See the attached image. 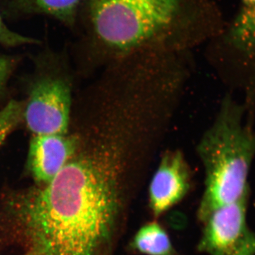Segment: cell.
Here are the masks:
<instances>
[{"label":"cell","mask_w":255,"mask_h":255,"mask_svg":"<svg viewBox=\"0 0 255 255\" xmlns=\"http://www.w3.org/2000/svg\"><path fill=\"white\" fill-rule=\"evenodd\" d=\"M71 105L68 79L57 72L44 73L30 87L23 120L33 135L66 134Z\"/></svg>","instance_id":"cell-4"},{"label":"cell","mask_w":255,"mask_h":255,"mask_svg":"<svg viewBox=\"0 0 255 255\" xmlns=\"http://www.w3.org/2000/svg\"><path fill=\"white\" fill-rule=\"evenodd\" d=\"M186 0H89L96 38L109 49L136 50L187 23Z\"/></svg>","instance_id":"cell-3"},{"label":"cell","mask_w":255,"mask_h":255,"mask_svg":"<svg viewBox=\"0 0 255 255\" xmlns=\"http://www.w3.org/2000/svg\"><path fill=\"white\" fill-rule=\"evenodd\" d=\"M82 145L80 136L69 134L33 135L28 147V172L38 185L54 179Z\"/></svg>","instance_id":"cell-6"},{"label":"cell","mask_w":255,"mask_h":255,"mask_svg":"<svg viewBox=\"0 0 255 255\" xmlns=\"http://www.w3.org/2000/svg\"><path fill=\"white\" fill-rule=\"evenodd\" d=\"M25 255H36V254H35V253H31V252H28V253H27V254Z\"/></svg>","instance_id":"cell-14"},{"label":"cell","mask_w":255,"mask_h":255,"mask_svg":"<svg viewBox=\"0 0 255 255\" xmlns=\"http://www.w3.org/2000/svg\"><path fill=\"white\" fill-rule=\"evenodd\" d=\"M24 103L11 100L0 110V147L23 120Z\"/></svg>","instance_id":"cell-11"},{"label":"cell","mask_w":255,"mask_h":255,"mask_svg":"<svg viewBox=\"0 0 255 255\" xmlns=\"http://www.w3.org/2000/svg\"><path fill=\"white\" fill-rule=\"evenodd\" d=\"M120 152L82 147L45 185L11 193L6 210L18 236L37 255H98L123 206Z\"/></svg>","instance_id":"cell-1"},{"label":"cell","mask_w":255,"mask_h":255,"mask_svg":"<svg viewBox=\"0 0 255 255\" xmlns=\"http://www.w3.org/2000/svg\"><path fill=\"white\" fill-rule=\"evenodd\" d=\"M39 43V41L37 39L22 36L19 33L11 31L5 24L0 15V44L8 47H16Z\"/></svg>","instance_id":"cell-12"},{"label":"cell","mask_w":255,"mask_h":255,"mask_svg":"<svg viewBox=\"0 0 255 255\" xmlns=\"http://www.w3.org/2000/svg\"><path fill=\"white\" fill-rule=\"evenodd\" d=\"M16 60L11 56H0V96L4 92L8 80L14 71Z\"/></svg>","instance_id":"cell-13"},{"label":"cell","mask_w":255,"mask_h":255,"mask_svg":"<svg viewBox=\"0 0 255 255\" xmlns=\"http://www.w3.org/2000/svg\"><path fill=\"white\" fill-rule=\"evenodd\" d=\"M191 186V172L180 151L164 154L149 187V206L155 217L178 204L187 195Z\"/></svg>","instance_id":"cell-7"},{"label":"cell","mask_w":255,"mask_h":255,"mask_svg":"<svg viewBox=\"0 0 255 255\" xmlns=\"http://www.w3.org/2000/svg\"><path fill=\"white\" fill-rule=\"evenodd\" d=\"M248 197L222 206L204 221L199 251L209 255H255V232L247 219Z\"/></svg>","instance_id":"cell-5"},{"label":"cell","mask_w":255,"mask_h":255,"mask_svg":"<svg viewBox=\"0 0 255 255\" xmlns=\"http://www.w3.org/2000/svg\"><path fill=\"white\" fill-rule=\"evenodd\" d=\"M134 250L145 255H174L168 234L157 222L147 223L138 230L131 243Z\"/></svg>","instance_id":"cell-10"},{"label":"cell","mask_w":255,"mask_h":255,"mask_svg":"<svg viewBox=\"0 0 255 255\" xmlns=\"http://www.w3.org/2000/svg\"><path fill=\"white\" fill-rule=\"evenodd\" d=\"M230 43L246 56L255 58V0H241L228 33Z\"/></svg>","instance_id":"cell-9"},{"label":"cell","mask_w":255,"mask_h":255,"mask_svg":"<svg viewBox=\"0 0 255 255\" xmlns=\"http://www.w3.org/2000/svg\"><path fill=\"white\" fill-rule=\"evenodd\" d=\"M198 152L206 175L198 210V217L204 222L216 209L249 196L255 130L245 123L244 108L226 99L214 124L201 138Z\"/></svg>","instance_id":"cell-2"},{"label":"cell","mask_w":255,"mask_h":255,"mask_svg":"<svg viewBox=\"0 0 255 255\" xmlns=\"http://www.w3.org/2000/svg\"><path fill=\"white\" fill-rule=\"evenodd\" d=\"M83 0H7L8 6L22 14H44L73 26Z\"/></svg>","instance_id":"cell-8"}]
</instances>
